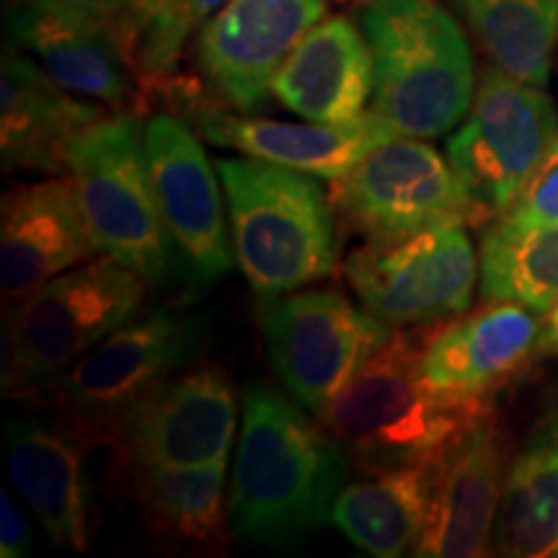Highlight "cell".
Instances as JSON below:
<instances>
[{"label": "cell", "instance_id": "1", "mask_svg": "<svg viewBox=\"0 0 558 558\" xmlns=\"http://www.w3.org/2000/svg\"><path fill=\"white\" fill-rule=\"evenodd\" d=\"M295 399L267 383L243 390V424L228 509L235 533L284 546L331 520L349 458L337 437Z\"/></svg>", "mask_w": 558, "mask_h": 558}, {"label": "cell", "instance_id": "2", "mask_svg": "<svg viewBox=\"0 0 558 558\" xmlns=\"http://www.w3.org/2000/svg\"><path fill=\"white\" fill-rule=\"evenodd\" d=\"M442 324L403 326L375 349L360 373L318 414L365 476L429 463L452 437L492 411V401H458L429 390L424 354Z\"/></svg>", "mask_w": 558, "mask_h": 558}, {"label": "cell", "instance_id": "3", "mask_svg": "<svg viewBox=\"0 0 558 558\" xmlns=\"http://www.w3.org/2000/svg\"><path fill=\"white\" fill-rule=\"evenodd\" d=\"M362 32L375 62L369 114L388 135L437 137L469 114L476 70L463 29L437 0H367Z\"/></svg>", "mask_w": 558, "mask_h": 558}, {"label": "cell", "instance_id": "4", "mask_svg": "<svg viewBox=\"0 0 558 558\" xmlns=\"http://www.w3.org/2000/svg\"><path fill=\"white\" fill-rule=\"evenodd\" d=\"M215 169L235 262L256 295L279 298L331 275L339 259L337 213L311 173L262 158H220Z\"/></svg>", "mask_w": 558, "mask_h": 558}, {"label": "cell", "instance_id": "5", "mask_svg": "<svg viewBox=\"0 0 558 558\" xmlns=\"http://www.w3.org/2000/svg\"><path fill=\"white\" fill-rule=\"evenodd\" d=\"M148 290V279L107 254L34 290L16 303L5 326V396L50 388L83 354L132 320Z\"/></svg>", "mask_w": 558, "mask_h": 558}, {"label": "cell", "instance_id": "6", "mask_svg": "<svg viewBox=\"0 0 558 558\" xmlns=\"http://www.w3.org/2000/svg\"><path fill=\"white\" fill-rule=\"evenodd\" d=\"M205 347V318L156 308L128 320L52 383L70 427L88 445L120 442L130 418Z\"/></svg>", "mask_w": 558, "mask_h": 558}, {"label": "cell", "instance_id": "7", "mask_svg": "<svg viewBox=\"0 0 558 558\" xmlns=\"http://www.w3.org/2000/svg\"><path fill=\"white\" fill-rule=\"evenodd\" d=\"M68 173L101 254L128 264L153 290L173 282V256L135 111L107 114L75 135Z\"/></svg>", "mask_w": 558, "mask_h": 558}, {"label": "cell", "instance_id": "8", "mask_svg": "<svg viewBox=\"0 0 558 558\" xmlns=\"http://www.w3.org/2000/svg\"><path fill=\"white\" fill-rule=\"evenodd\" d=\"M337 218L367 241H401L439 226H481L463 181L422 137L390 135L331 181Z\"/></svg>", "mask_w": 558, "mask_h": 558}, {"label": "cell", "instance_id": "9", "mask_svg": "<svg viewBox=\"0 0 558 558\" xmlns=\"http://www.w3.org/2000/svg\"><path fill=\"white\" fill-rule=\"evenodd\" d=\"M558 135V109L543 86L484 68L469 120L448 140V160L473 205L494 220L525 190Z\"/></svg>", "mask_w": 558, "mask_h": 558}, {"label": "cell", "instance_id": "10", "mask_svg": "<svg viewBox=\"0 0 558 558\" xmlns=\"http://www.w3.org/2000/svg\"><path fill=\"white\" fill-rule=\"evenodd\" d=\"M481 264L465 226H439L401 241H367L344 259V277L369 316L390 329L442 324L471 305Z\"/></svg>", "mask_w": 558, "mask_h": 558}, {"label": "cell", "instance_id": "11", "mask_svg": "<svg viewBox=\"0 0 558 558\" xmlns=\"http://www.w3.org/2000/svg\"><path fill=\"white\" fill-rule=\"evenodd\" d=\"M262 329L282 386L316 416L393 331L333 290L264 298Z\"/></svg>", "mask_w": 558, "mask_h": 558}, {"label": "cell", "instance_id": "12", "mask_svg": "<svg viewBox=\"0 0 558 558\" xmlns=\"http://www.w3.org/2000/svg\"><path fill=\"white\" fill-rule=\"evenodd\" d=\"M143 148L171 243L173 282L186 298H197L226 279L235 259L222 218L220 173L179 114H153L143 124Z\"/></svg>", "mask_w": 558, "mask_h": 558}, {"label": "cell", "instance_id": "13", "mask_svg": "<svg viewBox=\"0 0 558 558\" xmlns=\"http://www.w3.org/2000/svg\"><path fill=\"white\" fill-rule=\"evenodd\" d=\"M324 13L326 0H228L199 26L202 75L228 107L262 109L277 70Z\"/></svg>", "mask_w": 558, "mask_h": 558}, {"label": "cell", "instance_id": "14", "mask_svg": "<svg viewBox=\"0 0 558 558\" xmlns=\"http://www.w3.org/2000/svg\"><path fill=\"white\" fill-rule=\"evenodd\" d=\"M507 478V442L494 409L429 460V507L414 556L473 558L488 550Z\"/></svg>", "mask_w": 558, "mask_h": 558}, {"label": "cell", "instance_id": "15", "mask_svg": "<svg viewBox=\"0 0 558 558\" xmlns=\"http://www.w3.org/2000/svg\"><path fill=\"white\" fill-rule=\"evenodd\" d=\"M239 399L220 367L177 375L130 418L117 442L124 465L228 463Z\"/></svg>", "mask_w": 558, "mask_h": 558}, {"label": "cell", "instance_id": "16", "mask_svg": "<svg viewBox=\"0 0 558 558\" xmlns=\"http://www.w3.org/2000/svg\"><path fill=\"white\" fill-rule=\"evenodd\" d=\"M99 254L70 173L5 192L0 205V282L5 303H21L62 271Z\"/></svg>", "mask_w": 558, "mask_h": 558}, {"label": "cell", "instance_id": "17", "mask_svg": "<svg viewBox=\"0 0 558 558\" xmlns=\"http://www.w3.org/2000/svg\"><path fill=\"white\" fill-rule=\"evenodd\" d=\"M543 318L520 303H484L471 316L439 326L424 354L429 390L458 401H492L538 354Z\"/></svg>", "mask_w": 558, "mask_h": 558}, {"label": "cell", "instance_id": "18", "mask_svg": "<svg viewBox=\"0 0 558 558\" xmlns=\"http://www.w3.org/2000/svg\"><path fill=\"white\" fill-rule=\"evenodd\" d=\"M104 117V104L73 99L19 47L5 50L0 70V163L5 173H68L70 143Z\"/></svg>", "mask_w": 558, "mask_h": 558}, {"label": "cell", "instance_id": "19", "mask_svg": "<svg viewBox=\"0 0 558 558\" xmlns=\"http://www.w3.org/2000/svg\"><path fill=\"white\" fill-rule=\"evenodd\" d=\"M375 62L365 32L347 16L320 19L271 81V96L308 122L347 124L365 114Z\"/></svg>", "mask_w": 558, "mask_h": 558}, {"label": "cell", "instance_id": "20", "mask_svg": "<svg viewBox=\"0 0 558 558\" xmlns=\"http://www.w3.org/2000/svg\"><path fill=\"white\" fill-rule=\"evenodd\" d=\"M9 476L37 514L47 538L88 550V442L73 427L21 416L5 429Z\"/></svg>", "mask_w": 558, "mask_h": 558}, {"label": "cell", "instance_id": "21", "mask_svg": "<svg viewBox=\"0 0 558 558\" xmlns=\"http://www.w3.org/2000/svg\"><path fill=\"white\" fill-rule=\"evenodd\" d=\"M186 114H192L207 143L329 181L344 177L360 158L390 137L369 111L347 124L275 122L235 117L213 104L194 101Z\"/></svg>", "mask_w": 558, "mask_h": 558}, {"label": "cell", "instance_id": "22", "mask_svg": "<svg viewBox=\"0 0 558 558\" xmlns=\"http://www.w3.org/2000/svg\"><path fill=\"white\" fill-rule=\"evenodd\" d=\"M9 37L19 50L32 52L39 65L68 88L111 109L132 101V68L107 26L83 24L32 3L9 11Z\"/></svg>", "mask_w": 558, "mask_h": 558}, {"label": "cell", "instance_id": "23", "mask_svg": "<svg viewBox=\"0 0 558 558\" xmlns=\"http://www.w3.org/2000/svg\"><path fill=\"white\" fill-rule=\"evenodd\" d=\"M427 507L429 463H416L341 488L331 522L367 556L399 558L416 546Z\"/></svg>", "mask_w": 558, "mask_h": 558}, {"label": "cell", "instance_id": "24", "mask_svg": "<svg viewBox=\"0 0 558 558\" xmlns=\"http://www.w3.org/2000/svg\"><path fill=\"white\" fill-rule=\"evenodd\" d=\"M226 469L228 463L130 465L132 492L150 530L192 546H222L230 514Z\"/></svg>", "mask_w": 558, "mask_h": 558}, {"label": "cell", "instance_id": "25", "mask_svg": "<svg viewBox=\"0 0 558 558\" xmlns=\"http://www.w3.org/2000/svg\"><path fill=\"white\" fill-rule=\"evenodd\" d=\"M505 556H558V424H548L509 465L497 512Z\"/></svg>", "mask_w": 558, "mask_h": 558}, {"label": "cell", "instance_id": "26", "mask_svg": "<svg viewBox=\"0 0 558 558\" xmlns=\"http://www.w3.org/2000/svg\"><path fill=\"white\" fill-rule=\"evenodd\" d=\"M481 300L520 303L538 316L558 303V222L514 228L494 218L481 235Z\"/></svg>", "mask_w": 558, "mask_h": 558}, {"label": "cell", "instance_id": "27", "mask_svg": "<svg viewBox=\"0 0 558 558\" xmlns=\"http://www.w3.org/2000/svg\"><path fill=\"white\" fill-rule=\"evenodd\" d=\"M488 58L514 78L546 86L558 39V0H452Z\"/></svg>", "mask_w": 558, "mask_h": 558}, {"label": "cell", "instance_id": "28", "mask_svg": "<svg viewBox=\"0 0 558 558\" xmlns=\"http://www.w3.org/2000/svg\"><path fill=\"white\" fill-rule=\"evenodd\" d=\"M194 0H124L117 19V45L137 75L143 94L173 78L181 47L192 34Z\"/></svg>", "mask_w": 558, "mask_h": 558}, {"label": "cell", "instance_id": "29", "mask_svg": "<svg viewBox=\"0 0 558 558\" xmlns=\"http://www.w3.org/2000/svg\"><path fill=\"white\" fill-rule=\"evenodd\" d=\"M499 220L514 228H538L558 222V135L546 158L527 179L525 190L509 205L505 215H499Z\"/></svg>", "mask_w": 558, "mask_h": 558}, {"label": "cell", "instance_id": "30", "mask_svg": "<svg viewBox=\"0 0 558 558\" xmlns=\"http://www.w3.org/2000/svg\"><path fill=\"white\" fill-rule=\"evenodd\" d=\"M24 3L58 13V16L83 21V24L107 26V29H114L124 9V0H24Z\"/></svg>", "mask_w": 558, "mask_h": 558}, {"label": "cell", "instance_id": "31", "mask_svg": "<svg viewBox=\"0 0 558 558\" xmlns=\"http://www.w3.org/2000/svg\"><path fill=\"white\" fill-rule=\"evenodd\" d=\"M32 554V535L24 514L9 492L0 494V556L24 558Z\"/></svg>", "mask_w": 558, "mask_h": 558}, {"label": "cell", "instance_id": "32", "mask_svg": "<svg viewBox=\"0 0 558 558\" xmlns=\"http://www.w3.org/2000/svg\"><path fill=\"white\" fill-rule=\"evenodd\" d=\"M538 354H558V303L543 316Z\"/></svg>", "mask_w": 558, "mask_h": 558}, {"label": "cell", "instance_id": "33", "mask_svg": "<svg viewBox=\"0 0 558 558\" xmlns=\"http://www.w3.org/2000/svg\"><path fill=\"white\" fill-rule=\"evenodd\" d=\"M228 0H194L192 3V26L197 29V26L205 24V21L213 16L215 11L222 9Z\"/></svg>", "mask_w": 558, "mask_h": 558}]
</instances>
